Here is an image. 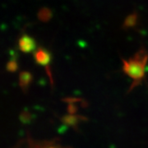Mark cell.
Returning a JSON list of instances; mask_svg holds the SVG:
<instances>
[{
    "mask_svg": "<svg viewBox=\"0 0 148 148\" xmlns=\"http://www.w3.org/2000/svg\"><path fill=\"white\" fill-rule=\"evenodd\" d=\"M52 16V12L49 8H44L42 9H40L39 13H38V17L40 21H48Z\"/></svg>",
    "mask_w": 148,
    "mask_h": 148,
    "instance_id": "6",
    "label": "cell"
},
{
    "mask_svg": "<svg viewBox=\"0 0 148 148\" xmlns=\"http://www.w3.org/2000/svg\"><path fill=\"white\" fill-rule=\"evenodd\" d=\"M17 68H18V65H17V63L15 59H12L7 64V70L10 73L16 72L17 70Z\"/></svg>",
    "mask_w": 148,
    "mask_h": 148,
    "instance_id": "7",
    "label": "cell"
},
{
    "mask_svg": "<svg viewBox=\"0 0 148 148\" xmlns=\"http://www.w3.org/2000/svg\"><path fill=\"white\" fill-rule=\"evenodd\" d=\"M123 71L132 78V86L139 84L145 77V69L148 61V53L145 49H141L132 58L123 59Z\"/></svg>",
    "mask_w": 148,
    "mask_h": 148,
    "instance_id": "1",
    "label": "cell"
},
{
    "mask_svg": "<svg viewBox=\"0 0 148 148\" xmlns=\"http://www.w3.org/2000/svg\"><path fill=\"white\" fill-rule=\"evenodd\" d=\"M138 14L136 12H133V13H131L130 15H128L123 23V28L128 29V28L135 27L138 23Z\"/></svg>",
    "mask_w": 148,
    "mask_h": 148,
    "instance_id": "5",
    "label": "cell"
},
{
    "mask_svg": "<svg viewBox=\"0 0 148 148\" xmlns=\"http://www.w3.org/2000/svg\"><path fill=\"white\" fill-rule=\"evenodd\" d=\"M32 82V75L29 72L23 71L19 74V85L22 89H27Z\"/></svg>",
    "mask_w": 148,
    "mask_h": 148,
    "instance_id": "4",
    "label": "cell"
},
{
    "mask_svg": "<svg viewBox=\"0 0 148 148\" xmlns=\"http://www.w3.org/2000/svg\"><path fill=\"white\" fill-rule=\"evenodd\" d=\"M48 148H56V147H48Z\"/></svg>",
    "mask_w": 148,
    "mask_h": 148,
    "instance_id": "8",
    "label": "cell"
},
{
    "mask_svg": "<svg viewBox=\"0 0 148 148\" xmlns=\"http://www.w3.org/2000/svg\"><path fill=\"white\" fill-rule=\"evenodd\" d=\"M18 47L22 53H32L36 50V43L34 38L23 33L18 40Z\"/></svg>",
    "mask_w": 148,
    "mask_h": 148,
    "instance_id": "2",
    "label": "cell"
},
{
    "mask_svg": "<svg viewBox=\"0 0 148 148\" xmlns=\"http://www.w3.org/2000/svg\"><path fill=\"white\" fill-rule=\"evenodd\" d=\"M34 58L37 64L48 67L51 62V54L44 48H38L34 53Z\"/></svg>",
    "mask_w": 148,
    "mask_h": 148,
    "instance_id": "3",
    "label": "cell"
}]
</instances>
